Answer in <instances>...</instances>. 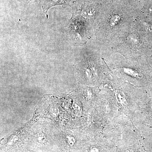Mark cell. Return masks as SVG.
<instances>
[{"label":"cell","mask_w":152,"mask_h":152,"mask_svg":"<svg viewBox=\"0 0 152 152\" xmlns=\"http://www.w3.org/2000/svg\"><path fill=\"white\" fill-rule=\"evenodd\" d=\"M71 0H41L42 9L48 18V12L49 9L56 6H61L64 8L69 7Z\"/></svg>","instance_id":"6da1fadb"},{"label":"cell","mask_w":152,"mask_h":152,"mask_svg":"<svg viewBox=\"0 0 152 152\" xmlns=\"http://www.w3.org/2000/svg\"><path fill=\"white\" fill-rule=\"evenodd\" d=\"M146 111L147 121L152 126V94H150Z\"/></svg>","instance_id":"7a4b0ae2"},{"label":"cell","mask_w":152,"mask_h":152,"mask_svg":"<svg viewBox=\"0 0 152 152\" xmlns=\"http://www.w3.org/2000/svg\"><path fill=\"white\" fill-rule=\"evenodd\" d=\"M119 17L118 16H115L114 17H113V18L111 20V24L112 25H115L116 24V23H118V21H119Z\"/></svg>","instance_id":"3957f363"},{"label":"cell","mask_w":152,"mask_h":152,"mask_svg":"<svg viewBox=\"0 0 152 152\" xmlns=\"http://www.w3.org/2000/svg\"><path fill=\"white\" fill-rule=\"evenodd\" d=\"M129 151H126L125 152H145V151L143 150L142 148H140L138 150H133V148H129Z\"/></svg>","instance_id":"277c9868"},{"label":"cell","mask_w":152,"mask_h":152,"mask_svg":"<svg viewBox=\"0 0 152 152\" xmlns=\"http://www.w3.org/2000/svg\"><path fill=\"white\" fill-rule=\"evenodd\" d=\"M25 1L29 3L30 2L34 1H37V0H25Z\"/></svg>","instance_id":"5b68a950"}]
</instances>
